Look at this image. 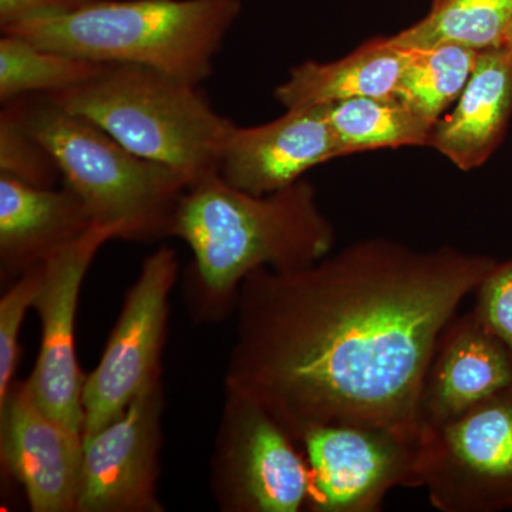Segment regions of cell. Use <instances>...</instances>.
Listing matches in <instances>:
<instances>
[{"label":"cell","mask_w":512,"mask_h":512,"mask_svg":"<svg viewBox=\"0 0 512 512\" xmlns=\"http://www.w3.org/2000/svg\"><path fill=\"white\" fill-rule=\"evenodd\" d=\"M497 264L370 239L298 271L256 269L239 288L225 389L264 406L298 444L335 424L420 434L441 330Z\"/></svg>","instance_id":"6da1fadb"},{"label":"cell","mask_w":512,"mask_h":512,"mask_svg":"<svg viewBox=\"0 0 512 512\" xmlns=\"http://www.w3.org/2000/svg\"><path fill=\"white\" fill-rule=\"evenodd\" d=\"M192 252L184 295L192 319L218 323L235 313L242 282L256 269L292 272L328 256L335 241L311 184L249 194L208 175L185 190L171 227Z\"/></svg>","instance_id":"7a4b0ae2"},{"label":"cell","mask_w":512,"mask_h":512,"mask_svg":"<svg viewBox=\"0 0 512 512\" xmlns=\"http://www.w3.org/2000/svg\"><path fill=\"white\" fill-rule=\"evenodd\" d=\"M241 9V0H93L2 33L96 62L150 67L200 86Z\"/></svg>","instance_id":"3957f363"},{"label":"cell","mask_w":512,"mask_h":512,"mask_svg":"<svg viewBox=\"0 0 512 512\" xmlns=\"http://www.w3.org/2000/svg\"><path fill=\"white\" fill-rule=\"evenodd\" d=\"M46 96L131 153L173 168L188 187L220 174L222 144L234 123L214 110L200 86L150 67L109 63L89 82Z\"/></svg>","instance_id":"277c9868"},{"label":"cell","mask_w":512,"mask_h":512,"mask_svg":"<svg viewBox=\"0 0 512 512\" xmlns=\"http://www.w3.org/2000/svg\"><path fill=\"white\" fill-rule=\"evenodd\" d=\"M9 106L55 157L66 187L76 192L94 222L119 228L120 238H170L188 184L167 165L131 153L93 121L63 109L46 94Z\"/></svg>","instance_id":"5b68a950"},{"label":"cell","mask_w":512,"mask_h":512,"mask_svg":"<svg viewBox=\"0 0 512 512\" xmlns=\"http://www.w3.org/2000/svg\"><path fill=\"white\" fill-rule=\"evenodd\" d=\"M210 484L224 512H298L308 505L311 473L301 446L264 406L225 389Z\"/></svg>","instance_id":"8992f818"},{"label":"cell","mask_w":512,"mask_h":512,"mask_svg":"<svg viewBox=\"0 0 512 512\" xmlns=\"http://www.w3.org/2000/svg\"><path fill=\"white\" fill-rule=\"evenodd\" d=\"M417 476L437 510L512 511V384L421 431Z\"/></svg>","instance_id":"52a82bcc"},{"label":"cell","mask_w":512,"mask_h":512,"mask_svg":"<svg viewBox=\"0 0 512 512\" xmlns=\"http://www.w3.org/2000/svg\"><path fill=\"white\" fill-rule=\"evenodd\" d=\"M178 272L173 248H157L141 264L99 365L84 380V441L126 412L147 386L163 379L161 360Z\"/></svg>","instance_id":"ba28073f"},{"label":"cell","mask_w":512,"mask_h":512,"mask_svg":"<svg viewBox=\"0 0 512 512\" xmlns=\"http://www.w3.org/2000/svg\"><path fill=\"white\" fill-rule=\"evenodd\" d=\"M312 512H376L394 487H419L420 434L370 424L311 429L299 441Z\"/></svg>","instance_id":"9c48e42d"},{"label":"cell","mask_w":512,"mask_h":512,"mask_svg":"<svg viewBox=\"0 0 512 512\" xmlns=\"http://www.w3.org/2000/svg\"><path fill=\"white\" fill-rule=\"evenodd\" d=\"M119 228L94 222L92 227L42 265L33 308L42 336L32 375L26 379L37 406L50 417L83 434V387L86 375L76 352V316L80 292L101 248L119 239Z\"/></svg>","instance_id":"30bf717a"},{"label":"cell","mask_w":512,"mask_h":512,"mask_svg":"<svg viewBox=\"0 0 512 512\" xmlns=\"http://www.w3.org/2000/svg\"><path fill=\"white\" fill-rule=\"evenodd\" d=\"M163 379L147 386L126 412L84 441L76 512H163L158 498L163 447Z\"/></svg>","instance_id":"8fae6325"},{"label":"cell","mask_w":512,"mask_h":512,"mask_svg":"<svg viewBox=\"0 0 512 512\" xmlns=\"http://www.w3.org/2000/svg\"><path fill=\"white\" fill-rule=\"evenodd\" d=\"M84 439L43 412L26 380L0 400V464L25 491L33 512H76Z\"/></svg>","instance_id":"7c38bea8"},{"label":"cell","mask_w":512,"mask_h":512,"mask_svg":"<svg viewBox=\"0 0 512 512\" xmlns=\"http://www.w3.org/2000/svg\"><path fill=\"white\" fill-rule=\"evenodd\" d=\"M336 157L338 141L322 107L289 109L262 126L234 124L222 144L218 173L232 187L266 195Z\"/></svg>","instance_id":"4fadbf2b"},{"label":"cell","mask_w":512,"mask_h":512,"mask_svg":"<svg viewBox=\"0 0 512 512\" xmlns=\"http://www.w3.org/2000/svg\"><path fill=\"white\" fill-rule=\"evenodd\" d=\"M512 384V355L473 311L441 330L419 399V429L456 419Z\"/></svg>","instance_id":"5bb4252c"},{"label":"cell","mask_w":512,"mask_h":512,"mask_svg":"<svg viewBox=\"0 0 512 512\" xmlns=\"http://www.w3.org/2000/svg\"><path fill=\"white\" fill-rule=\"evenodd\" d=\"M94 224L76 192L39 188L0 175V279L8 288Z\"/></svg>","instance_id":"9a60e30c"},{"label":"cell","mask_w":512,"mask_h":512,"mask_svg":"<svg viewBox=\"0 0 512 512\" xmlns=\"http://www.w3.org/2000/svg\"><path fill=\"white\" fill-rule=\"evenodd\" d=\"M512 114V66L504 46L480 50L453 113L434 127L430 146L461 170L480 167L503 140Z\"/></svg>","instance_id":"2e32d148"},{"label":"cell","mask_w":512,"mask_h":512,"mask_svg":"<svg viewBox=\"0 0 512 512\" xmlns=\"http://www.w3.org/2000/svg\"><path fill=\"white\" fill-rule=\"evenodd\" d=\"M410 49L389 37L370 40L352 55L332 63L305 62L293 67L275 97L289 109L328 106L356 97L390 96L396 92Z\"/></svg>","instance_id":"e0dca14e"},{"label":"cell","mask_w":512,"mask_h":512,"mask_svg":"<svg viewBox=\"0 0 512 512\" xmlns=\"http://www.w3.org/2000/svg\"><path fill=\"white\" fill-rule=\"evenodd\" d=\"M320 107L338 141L340 157L382 147L427 146L436 127L394 94Z\"/></svg>","instance_id":"ac0fdd59"},{"label":"cell","mask_w":512,"mask_h":512,"mask_svg":"<svg viewBox=\"0 0 512 512\" xmlns=\"http://www.w3.org/2000/svg\"><path fill=\"white\" fill-rule=\"evenodd\" d=\"M512 28V0H434L426 18L390 36L404 49L460 45L468 49L504 46Z\"/></svg>","instance_id":"d6986e66"},{"label":"cell","mask_w":512,"mask_h":512,"mask_svg":"<svg viewBox=\"0 0 512 512\" xmlns=\"http://www.w3.org/2000/svg\"><path fill=\"white\" fill-rule=\"evenodd\" d=\"M109 63L37 46L2 33L0 37V103L33 94L72 89L103 72Z\"/></svg>","instance_id":"ffe728a7"},{"label":"cell","mask_w":512,"mask_h":512,"mask_svg":"<svg viewBox=\"0 0 512 512\" xmlns=\"http://www.w3.org/2000/svg\"><path fill=\"white\" fill-rule=\"evenodd\" d=\"M476 50L460 45H440L430 49H410L394 96L430 123L437 124L440 114L460 99L473 74Z\"/></svg>","instance_id":"44dd1931"},{"label":"cell","mask_w":512,"mask_h":512,"mask_svg":"<svg viewBox=\"0 0 512 512\" xmlns=\"http://www.w3.org/2000/svg\"><path fill=\"white\" fill-rule=\"evenodd\" d=\"M0 175L39 188H55L62 178L55 157L9 106L0 113Z\"/></svg>","instance_id":"7402d4cb"},{"label":"cell","mask_w":512,"mask_h":512,"mask_svg":"<svg viewBox=\"0 0 512 512\" xmlns=\"http://www.w3.org/2000/svg\"><path fill=\"white\" fill-rule=\"evenodd\" d=\"M42 266L30 269L6 288L0 299V400L15 382L20 362V329L33 308L40 286Z\"/></svg>","instance_id":"603a6c76"},{"label":"cell","mask_w":512,"mask_h":512,"mask_svg":"<svg viewBox=\"0 0 512 512\" xmlns=\"http://www.w3.org/2000/svg\"><path fill=\"white\" fill-rule=\"evenodd\" d=\"M473 312L512 355V259L497 264L476 289Z\"/></svg>","instance_id":"cb8c5ba5"},{"label":"cell","mask_w":512,"mask_h":512,"mask_svg":"<svg viewBox=\"0 0 512 512\" xmlns=\"http://www.w3.org/2000/svg\"><path fill=\"white\" fill-rule=\"evenodd\" d=\"M93 0H0V29L29 20L66 15Z\"/></svg>","instance_id":"d4e9b609"}]
</instances>
